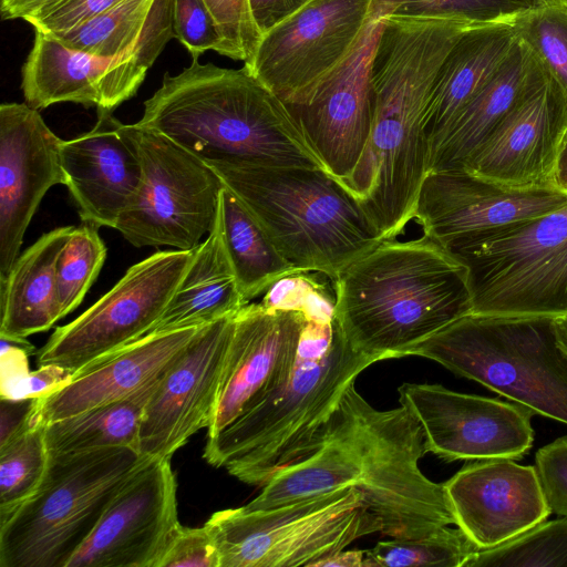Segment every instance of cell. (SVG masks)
Instances as JSON below:
<instances>
[{
	"instance_id": "obj_1",
	"label": "cell",
	"mask_w": 567,
	"mask_h": 567,
	"mask_svg": "<svg viewBox=\"0 0 567 567\" xmlns=\"http://www.w3.org/2000/svg\"><path fill=\"white\" fill-rule=\"evenodd\" d=\"M425 453L424 432L408 409L377 410L352 383L311 451L277 472L243 508L267 509L350 487L362 494L382 535L424 537L455 525L443 483L419 466Z\"/></svg>"
},
{
	"instance_id": "obj_2",
	"label": "cell",
	"mask_w": 567,
	"mask_h": 567,
	"mask_svg": "<svg viewBox=\"0 0 567 567\" xmlns=\"http://www.w3.org/2000/svg\"><path fill=\"white\" fill-rule=\"evenodd\" d=\"M467 21L382 18L371 62L374 117L367 147L346 185L383 239L414 218L429 173L425 120L441 65Z\"/></svg>"
},
{
	"instance_id": "obj_3",
	"label": "cell",
	"mask_w": 567,
	"mask_h": 567,
	"mask_svg": "<svg viewBox=\"0 0 567 567\" xmlns=\"http://www.w3.org/2000/svg\"><path fill=\"white\" fill-rule=\"evenodd\" d=\"M334 282V316L353 350L378 361L405 357L414 344L472 312L466 267L423 233L386 238Z\"/></svg>"
},
{
	"instance_id": "obj_4",
	"label": "cell",
	"mask_w": 567,
	"mask_h": 567,
	"mask_svg": "<svg viewBox=\"0 0 567 567\" xmlns=\"http://www.w3.org/2000/svg\"><path fill=\"white\" fill-rule=\"evenodd\" d=\"M137 125L156 131L206 163L323 168L285 102L245 66L193 59L165 73Z\"/></svg>"
},
{
	"instance_id": "obj_5",
	"label": "cell",
	"mask_w": 567,
	"mask_h": 567,
	"mask_svg": "<svg viewBox=\"0 0 567 567\" xmlns=\"http://www.w3.org/2000/svg\"><path fill=\"white\" fill-rule=\"evenodd\" d=\"M377 359L357 352L334 319H307L295 367L276 391L207 439L205 461L243 483L265 486L306 456L347 388Z\"/></svg>"
},
{
	"instance_id": "obj_6",
	"label": "cell",
	"mask_w": 567,
	"mask_h": 567,
	"mask_svg": "<svg viewBox=\"0 0 567 567\" xmlns=\"http://www.w3.org/2000/svg\"><path fill=\"white\" fill-rule=\"evenodd\" d=\"M207 164L298 272L334 281L383 240L360 198L324 168Z\"/></svg>"
},
{
	"instance_id": "obj_7",
	"label": "cell",
	"mask_w": 567,
	"mask_h": 567,
	"mask_svg": "<svg viewBox=\"0 0 567 567\" xmlns=\"http://www.w3.org/2000/svg\"><path fill=\"white\" fill-rule=\"evenodd\" d=\"M409 355L567 424V352L555 318L468 313L411 347Z\"/></svg>"
},
{
	"instance_id": "obj_8",
	"label": "cell",
	"mask_w": 567,
	"mask_h": 567,
	"mask_svg": "<svg viewBox=\"0 0 567 567\" xmlns=\"http://www.w3.org/2000/svg\"><path fill=\"white\" fill-rule=\"evenodd\" d=\"M150 457L126 446L50 455L38 489L0 520V567H66Z\"/></svg>"
},
{
	"instance_id": "obj_9",
	"label": "cell",
	"mask_w": 567,
	"mask_h": 567,
	"mask_svg": "<svg viewBox=\"0 0 567 567\" xmlns=\"http://www.w3.org/2000/svg\"><path fill=\"white\" fill-rule=\"evenodd\" d=\"M205 525L219 567H317L357 538L382 532L362 494L350 487L267 509L218 511Z\"/></svg>"
},
{
	"instance_id": "obj_10",
	"label": "cell",
	"mask_w": 567,
	"mask_h": 567,
	"mask_svg": "<svg viewBox=\"0 0 567 567\" xmlns=\"http://www.w3.org/2000/svg\"><path fill=\"white\" fill-rule=\"evenodd\" d=\"M447 251L467 269L471 313L567 316V206Z\"/></svg>"
},
{
	"instance_id": "obj_11",
	"label": "cell",
	"mask_w": 567,
	"mask_h": 567,
	"mask_svg": "<svg viewBox=\"0 0 567 567\" xmlns=\"http://www.w3.org/2000/svg\"><path fill=\"white\" fill-rule=\"evenodd\" d=\"M143 169L140 189L115 229L135 247L193 250L213 229L224 186L202 158L165 135L121 125Z\"/></svg>"
},
{
	"instance_id": "obj_12",
	"label": "cell",
	"mask_w": 567,
	"mask_h": 567,
	"mask_svg": "<svg viewBox=\"0 0 567 567\" xmlns=\"http://www.w3.org/2000/svg\"><path fill=\"white\" fill-rule=\"evenodd\" d=\"M195 249L159 250L131 266L109 292L54 330L37 351L39 365L55 364L73 377L147 336L181 284Z\"/></svg>"
},
{
	"instance_id": "obj_13",
	"label": "cell",
	"mask_w": 567,
	"mask_h": 567,
	"mask_svg": "<svg viewBox=\"0 0 567 567\" xmlns=\"http://www.w3.org/2000/svg\"><path fill=\"white\" fill-rule=\"evenodd\" d=\"M372 0H312L262 34L244 66L284 102L316 86L351 52Z\"/></svg>"
},
{
	"instance_id": "obj_14",
	"label": "cell",
	"mask_w": 567,
	"mask_h": 567,
	"mask_svg": "<svg viewBox=\"0 0 567 567\" xmlns=\"http://www.w3.org/2000/svg\"><path fill=\"white\" fill-rule=\"evenodd\" d=\"M382 18L371 16L346 59L310 91L285 102L322 167L344 184L367 147L374 117L371 62Z\"/></svg>"
},
{
	"instance_id": "obj_15",
	"label": "cell",
	"mask_w": 567,
	"mask_h": 567,
	"mask_svg": "<svg viewBox=\"0 0 567 567\" xmlns=\"http://www.w3.org/2000/svg\"><path fill=\"white\" fill-rule=\"evenodd\" d=\"M567 206L557 185L515 186L466 169L430 172L415 205L423 233L446 250Z\"/></svg>"
},
{
	"instance_id": "obj_16",
	"label": "cell",
	"mask_w": 567,
	"mask_h": 567,
	"mask_svg": "<svg viewBox=\"0 0 567 567\" xmlns=\"http://www.w3.org/2000/svg\"><path fill=\"white\" fill-rule=\"evenodd\" d=\"M399 402L421 424L427 452L446 462L516 461L533 446L535 412L518 403L429 383L402 384Z\"/></svg>"
},
{
	"instance_id": "obj_17",
	"label": "cell",
	"mask_w": 567,
	"mask_h": 567,
	"mask_svg": "<svg viewBox=\"0 0 567 567\" xmlns=\"http://www.w3.org/2000/svg\"><path fill=\"white\" fill-rule=\"evenodd\" d=\"M181 526L171 458L150 457L115 494L66 567H161Z\"/></svg>"
},
{
	"instance_id": "obj_18",
	"label": "cell",
	"mask_w": 567,
	"mask_h": 567,
	"mask_svg": "<svg viewBox=\"0 0 567 567\" xmlns=\"http://www.w3.org/2000/svg\"><path fill=\"white\" fill-rule=\"evenodd\" d=\"M235 316L199 327L165 370L143 415L138 452L171 458L202 429H208L234 332Z\"/></svg>"
},
{
	"instance_id": "obj_19",
	"label": "cell",
	"mask_w": 567,
	"mask_h": 567,
	"mask_svg": "<svg viewBox=\"0 0 567 567\" xmlns=\"http://www.w3.org/2000/svg\"><path fill=\"white\" fill-rule=\"evenodd\" d=\"M306 317L300 311L247 303L235 316L234 332L207 439L216 436L289 378Z\"/></svg>"
},
{
	"instance_id": "obj_20",
	"label": "cell",
	"mask_w": 567,
	"mask_h": 567,
	"mask_svg": "<svg viewBox=\"0 0 567 567\" xmlns=\"http://www.w3.org/2000/svg\"><path fill=\"white\" fill-rule=\"evenodd\" d=\"M62 141L27 103L0 105V278L20 256L24 234L47 192L64 184Z\"/></svg>"
},
{
	"instance_id": "obj_21",
	"label": "cell",
	"mask_w": 567,
	"mask_h": 567,
	"mask_svg": "<svg viewBox=\"0 0 567 567\" xmlns=\"http://www.w3.org/2000/svg\"><path fill=\"white\" fill-rule=\"evenodd\" d=\"M443 485L456 527L478 550L511 540L551 513L535 466L512 458L472 461Z\"/></svg>"
},
{
	"instance_id": "obj_22",
	"label": "cell",
	"mask_w": 567,
	"mask_h": 567,
	"mask_svg": "<svg viewBox=\"0 0 567 567\" xmlns=\"http://www.w3.org/2000/svg\"><path fill=\"white\" fill-rule=\"evenodd\" d=\"M566 131L567 100L548 75L503 120L464 169L515 186L556 185Z\"/></svg>"
},
{
	"instance_id": "obj_23",
	"label": "cell",
	"mask_w": 567,
	"mask_h": 567,
	"mask_svg": "<svg viewBox=\"0 0 567 567\" xmlns=\"http://www.w3.org/2000/svg\"><path fill=\"white\" fill-rule=\"evenodd\" d=\"M97 114L91 131L62 141L63 185L83 223L115 228L140 189L143 169L122 123L112 112Z\"/></svg>"
},
{
	"instance_id": "obj_24",
	"label": "cell",
	"mask_w": 567,
	"mask_h": 567,
	"mask_svg": "<svg viewBox=\"0 0 567 567\" xmlns=\"http://www.w3.org/2000/svg\"><path fill=\"white\" fill-rule=\"evenodd\" d=\"M34 35L21 69V89L27 104L35 110L72 102L112 112L142 84L135 73L143 76L130 59L94 56L42 32Z\"/></svg>"
},
{
	"instance_id": "obj_25",
	"label": "cell",
	"mask_w": 567,
	"mask_h": 567,
	"mask_svg": "<svg viewBox=\"0 0 567 567\" xmlns=\"http://www.w3.org/2000/svg\"><path fill=\"white\" fill-rule=\"evenodd\" d=\"M186 328L152 333L76 372L48 396L35 399L30 425H42L124 398L161 375L197 332Z\"/></svg>"
},
{
	"instance_id": "obj_26",
	"label": "cell",
	"mask_w": 567,
	"mask_h": 567,
	"mask_svg": "<svg viewBox=\"0 0 567 567\" xmlns=\"http://www.w3.org/2000/svg\"><path fill=\"white\" fill-rule=\"evenodd\" d=\"M547 79L542 63L517 35L509 53L431 152L429 173L464 169L514 107Z\"/></svg>"
},
{
	"instance_id": "obj_27",
	"label": "cell",
	"mask_w": 567,
	"mask_h": 567,
	"mask_svg": "<svg viewBox=\"0 0 567 567\" xmlns=\"http://www.w3.org/2000/svg\"><path fill=\"white\" fill-rule=\"evenodd\" d=\"M514 23L478 24L466 30L437 73L425 120L429 157L447 127L488 81L517 39Z\"/></svg>"
},
{
	"instance_id": "obj_28",
	"label": "cell",
	"mask_w": 567,
	"mask_h": 567,
	"mask_svg": "<svg viewBox=\"0 0 567 567\" xmlns=\"http://www.w3.org/2000/svg\"><path fill=\"white\" fill-rule=\"evenodd\" d=\"M173 0H122L73 29L47 34L69 49L100 58L130 59L146 75L174 38Z\"/></svg>"
},
{
	"instance_id": "obj_29",
	"label": "cell",
	"mask_w": 567,
	"mask_h": 567,
	"mask_svg": "<svg viewBox=\"0 0 567 567\" xmlns=\"http://www.w3.org/2000/svg\"><path fill=\"white\" fill-rule=\"evenodd\" d=\"M73 229L64 226L43 234L0 278V334L27 338L62 319L56 261Z\"/></svg>"
},
{
	"instance_id": "obj_30",
	"label": "cell",
	"mask_w": 567,
	"mask_h": 567,
	"mask_svg": "<svg viewBox=\"0 0 567 567\" xmlns=\"http://www.w3.org/2000/svg\"><path fill=\"white\" fill-rule=\"evenodd\" d=\"M247 303L216 218L206 239L196 247L181 284L148 334L202 327L236 315Z\"/></svg>"
},
{
	"instance_id": "obj_31",
	"label": "cell",
	"mask_w": 567,
	"mask_h": 567,
	"mask_svg": "<svg viewBox=\"0 0 567 567\" xmlns=\"http://www.w3.org/2000/svg\"><path fill=\"white\" fill-rule=\"evenodd\" d=\"M163 373L124 398L45 424L43 429L49 454L82 453L118 446L138 451L145 408Z\"/></svg>"
},
{
	"instance_id": "obj_32",
	"label": "cell",
	"mask_w": 567,
	"mask_h": 567,
	"mask_svg": "<svg viewBox=\"0 0 567 567\" xmlns=\"http://www.w3.org/2000/svg\"><path fill=\"white\" fill-rule=\"evenodd\" d=\"M217 219L228 259L248 303L275 280L298 272L254 214L225 185L219 195Z\"/></svg>"
},
{
	"instance_id": "obj_33",
	"label": "cell",
	"mask_w": 567,
	"mask_h": 567,
	"mask_svg": "<svg viewBox=\"0 0 567 567\" xmlns=\"http://www.w3.org/2000/svg\"><path fill=\"white\" fill-rule=\"evenodd\" d=\"M478 550L457 527L419 538H392L365 550L363 567H466Z\"/></svg>"
},
{
	"instance_id": "obj_34",
	"label": "cell",
	"mask_w": 567,
	"mask_h": 567,
	"mask_svg": "<svg viewBox=\"0 0 567 567\" xmlns=\"http://www.w3.org/2000/svg\"><path fill=\"white\" fill-rule=\"evenodd\" d=\"M547 0H372L379 18L444 19L475 24L514 23Z\"/></svg>"
},
{
	"instance_id": "obj_35",
	"label": "cell",
	"mask_w": 567,
	"mask_h": 567,
	"mask_svg": "<svg viewBox=\"0 0 567 567\" xmlns=\"http://www.w3.org/2000/svg\"><path fill=\"white\" fill-rule=\"evenodd\" d=\"M49 463L42 425H28L0 445V520L40 486Z\"/></svg>"
},
{
	"instance_id": "obj_36",
	"label": "cell",
	"mask_w": 567,
	"mask_h": 567,
	"mask_svg": "<svg viewBox=\"0 0 567 567\" xmlns=\"http://www.w3.org/2000/svg\"><path fill=\"white\" fill-rule=\"evenodd\" d=\"M466 567H567V517L540 522L506 543L476 550Z\"/></svg>"
},
{
	"instance_id": "obj_37",
	"label": "cell",
	"mask_w": 567,
	"mask_h": 567,
	"mask_svg": "<svg viewBox=\"0 0 567 567\" xmlns=\"http://www.w3.org/2000/svg\"><path fill=\"white\" fill-rule=\"evenodd\" d=\"M106 247L96 226L74 227L56 261V291L61 317L80 306L99 276Z\"/></svg>"
},
{
	"instance_id": "obj_38",
	"label": "cell",
	"mask_w": 567,
	"mask_h": 567,
	"mask_svg": "<svg viewBox=\"0 0 567 567\" xmlns=\"http://www.w3.org/2000/svg\"><path fill=\"white\" fill-rule=\"evenodd\" d=\"M515 25L567 100V0L546 1L517 19Z\"/></svg>"
},
{
	"instance_id": "obj_39",
	"label": "cell",
	"mask_w": 567,
	"mask_h": 567,
	"mask_svg": "<svg viewBox=\"0 0 567 567\" xmlns=\"http://www.w3.org/2000/svg\"><path fill=\"white\" fill-rule=\"evenodd\" d=\"M309 272H292L275 280L259 302L267 309L300 311L307 319H334L336 296Z\"/></svg>"
},
{
	"instance_id": "obj_40",
	"label": "cell",
	"mask_w": 567,
	"mask_h": 567,
	"mask_svg": "<svg viewBox=\"0 0 567 567\" xmlns=\"http://www.w3.org/2000/svg\"><path fill=\"white\" fill-rule=\"evenodd\" d=\"M204 2L223 40V55L243 61L244 64L249 62L262 37L254 21L249 0H204Z\"/></svg>"
},
{
	"instance_id": "obj_41",
	"label": "cell",
	"mask_w": 567,
	"mask_h": 567,
	"mask_svg": "<svg viewBox=\"0 0 567 567\" xmlns=\"http://www.w3.org/2000/svg\"><path fill=\"white\" fill-rule=\"evenodd\" d=\"M173 33L193 59L208 50L223 55V40L204 0H173Z\"/></svg>"
},
{
	"instance_id": "obj_42",
	"label": "cell",
	"mask_w": 567,
	"mask_h": 567,
	"mask_svg": "<svg viewBox=\"0 0 567 567\" xmlns=\"http://www.w3.org/2000/svg\"><path fill=\"white\" fill-rule=\"evenodd\" d=\"M122 0H58L25 16L22 20L34 31L54 34L73 29L110 10Z\"/></svg>"
},
{
	"instance_id": "obj_43",
	"label": "cell",
	"mask_w": 567,
	"mask_h": 567,
	"mask_svg": "<svg viewBox=\"0 0 567 567\" xmlns=\"http://www.w3.org/2000/svg\"><path fill=\"white\" fill-rule=\"evenodd\" d=\"M535 468L551 512L567 517V435L537 451Z\"/></svg>"
},
{
	"instance_id": "obj_44",
	"label": "cell",
	"mask_w": 567,
	"mask_h": 567,
	"mask_svg": "<svg viewBox=\"0 0 567 567\" xmlns=\"http://www.w3.org/2000/svg\"><path fill=\"white\" fill-rule=\"evenodd\" d=\"M161 567H219L217 549L208 527L182 525Z\"/></svg>"
},
{
	"instance_id": "obj_45",
	"label": "cell",
	"mask_w": 567,
	"mask_h": 567,
	"mask_svg": "<svg viewBox=\"0 0 567 567\" xmlns=\"http://www.w3.org/2000/svg\"><path fill=\"white\" fill-rule=\"evenodd\" d=\"M0 398L9 400L18 385L30 373L28 358L34 354L37 350L27 338L0 334Z\"/></svg>"
},
{
	"instance_id": "obj_46",
	"label": "cell",
	"mask_w": 567,
	"mask_h": 567,
	"mask_svg": "<svg viewBox=\"0 0 567 567\" xmlns=\"http://www.w3.org/2000/svg\"><path fill=\"white\" fill-rule=\"evenodd\" d=\"M71 379L72 373L62 367L39 365L35 371H30L9 400H35L48 396L66 385Z\"/></svg>"
},
{
	"instance_id": "obj_47",
	"label": "cell",
	"mask_w": 567,
	"mask_h": 567,
	"mask_svg": "<svg viewBox=\"0 0 567 567\" xmlns=\"http://www.w3.org/2000/svg\"><path fill=\"white\" fill-rule=\"evenodd\" d=\"M312 0H249L254 21L261 35Z\"/></svg>"
},
{
	"instance_id": "obj_48",
	"label": "cell",
	"mask_w": 567,
	"mask_h": 567,
	"mask_svg": "<svg viewBox=\"0 0 567 567\" xmlns=\"http://www.w3.org/2000/svg\"><path fill=\"white\" fill-rule=\"evenodd\" d=\"M34 401L0 398V445L30 424Z\"/></svg>"
},
{
	"instance_id": "obj_49",
	"label": "cell",
	"mask_w": 567,
	"mask_h": 567,
	"mask_svg": "<svg viewBox=\"0 0 567 567\" xmlns=\"http://www.w3.org/2000/svg\"><path fill=\"white\" fill-rule=\"evenodd\" d=\"M58 0H0L2 20L23 19L25 16Z\"/></svg>"
},
{
	"instance_id": "obj_50",
	"label": "cell",
	"mask_w": 567,
	"mask_h": 567,
	"mask_svg": "<svg viewBox=\"0 0 567 567\" xmlns=\"http://www.w3.org/2000/svg\"><path fill=\"white\" fill-rule=\"evenodd\" d=\"M365 550H340L320 561L317 567H363Z\"/></svg>"
},
{
	"instance_id": "obj_51",
	"label": "cell",
	"mask_w": 567,
	"mask_h": 567,
	"mask_svg": "<svg viewBox=\"0 0 567 567\" xmlns=\"http://www.w3.org/2000/svg\"><path fill=\"white\" fill-rule=\"evenodd\" d=\"M555 183L567 189V131L563 137L555 169Z\"/></svg>"
},
{
	"instance_id": "obj_52",
	"label": "cell",
	"mask_w": 567,
	"mask_h": 567,
	"mask_svg": "<svg viewBox=\"0 0 567 567\" xmlns=\"http://www.w3.org/2000/svg\"><path fill=\"white\" fill-rule=\"evenodd\" d=\"M555 330L558 343L567 352V316L555 318Z\"/></svg>"
},
{
	"instance_id": "obj_53",
	"label": "cell",
	"mask_w": 567,
	"mask_h": 567,
	"mask_svg": "<svg viewBox=\"0 0 567 567\" xmlns=\"http://www.w3.org/2000/svg\"><path fill=\"white\" fill-rule=\"evenodd\" d=\"M547 1H550V0H547Z\"/></svg>"
}]
</instances>
